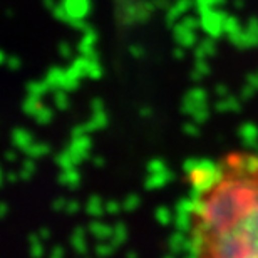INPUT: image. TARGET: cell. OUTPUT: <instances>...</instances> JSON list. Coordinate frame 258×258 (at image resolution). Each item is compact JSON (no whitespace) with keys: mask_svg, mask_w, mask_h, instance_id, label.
<instances>
[{"mask_svg":"<svg viewBox=\"0 0 258 258\" xmlns=\"http://www.w3.org/2000/svg\"><path fill=\"white\" fill-rule=\"evenodd\" d=\"M195 258H258V154L226 153L189 171Z\"/></svg>","mask_w":258,"mask_h":258,"instance_id":"6da1fadb","label":"cell"}]
</instances>
